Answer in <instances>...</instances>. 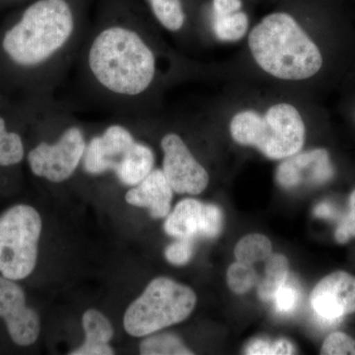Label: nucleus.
Wrapping results in <instances>:
<instances>
[{
	"instance_id": "9",
	"label": "nucleus",
	"mask_w": 355,
	"mask_h": 355,
	"mask_svg": "<svg viewBox=\"0 0 355 355\" xmlns=\"http://www.w3.org/2000/svg\"><path fill=\"white\" fill-rule=\"evenodd\" d=\"M0 320L16 347H29L41 334V318L28 304L24 288L15 280L0 275Z\"/></svg>"
},
{
	"instance_id": "3",
	"label": "nucleus",
	"mask_w": 355,
	"mask_h": 355,
	"mask_svg": "<svg viewBox=\"0 0 355 355\" xmlns=\"http://www.w3.org/2000/svg\"><path fill=\"white\" fill-rule=\"evenodd\" d=\"M73 30V12L67 0H36L6 33L2 46L15 64L34 67L58 53Z\"/></svg>"
},
{
	"instance_id": "27",
	"label": "nucleus",
	"mask_w": 355,
	"mask_h": 355,
	"mask_svg": "<svg viewBox=\"0 0 355 355\" xmlns=\"http://www.w3.org/2000/svg\"><path fill=\"white\" fill-rule=\"evenodd\" d=\"M349 212L338 224L335 233L336 242L345 244L355 237V190L349 197Z\"/></svg>"
},
{
	"instance_id": "8",
	"label": "nucleus",
	"mask_w": 355,
	"mask_h": 355,
	"mask_svg": "<svg viewBox=\"0 0 355 355\" xmlns=\"http://www.w3.org/2000/svg\"><path fill=\"white\" fill-rule=\"evenodd\" d=\"M85 149L83 132L78 128H69L55 144L42 142L34 147L28 153V164L35 176L62 183L76 172Z\"/></svg>"
},
{
	"instance_id": "21",
	"label": "nucleus",
	"mask_w": 355,
	"mask_h": 355,
	"mask_svg": "<svg viewBox=\"0 0 355 355\" xmlns=\"http://www.w3.org/2000/svg\"><path fill=\"white\" fill-rule=\"evenodd\" d=\"M151 10L161 25L169 31L183 28L184 16L181 0H148Z\"/></svg>"
},
{
	"instance_id": "13",
	"label": "nucleus",
	"mask_w": 355,
	"mask_h": 355,
	"mask_svg": "<svg viewBox=\"0 0 355 355\" xmlns=\"http://www.w3.org/2000/svg\"><path fill=\"white\" fill-rule=\"evenodd\" d=\"M334 176L330 155L326 149L319 148L294 154L284 159L277 170V181L284 189L302 184H321Z\"/></svg>"
},
{
	"instance_id": "16",
	"label": "nucleus",
	"mask_w": 355,
	"mask_h": 355,
	"mask_svg": "<svg viewBox=\"0 0 355 355\" xmlns=\"http://www.w3.org/2000/svg\"><path fill=\"white\" fill-rule=\"evenodd\" d=\"M288 277L289 263L286 257L282 254H270L265 261L263 272L257 284L259 297L265 302L273 300Z\"/></svg>"
},
{
	"instance_id": "15",
	"label": "nucleus",
	"mask_w": 355,
	"mask_h": 355,
	"mask_svg": "<svg viewBox=\"0 0 355 355\" xmlns=\"http://www.w3.org/2000/svg\"><path fill=\"white\" fill-rule=\"evenodd\" d=\"M83 326L85 333V342L72 350L71 355H113L111 347L114 336V327L108 318L98 310L86 311L83 317Z\"/></svg>"
},
{
	"instance_id": "2",
	"label": "nucleus",
	"mask_w": 355,
	"mask_h": 355,
	"mask_svg": "<svg viewBox=\"0 0 355 355\" xmlns=\"http://www.w3.org/2000/svg\"><path fill=\"white\" fill-rule=\"evenodd\" d=\"M88 64L103 87L114 94H141L153 83L156 60L137 32L114 26L103 30L90 46Z\"/></svg>"
},
{
	"instance_id": "29",
	"label": "nucleus",
	"mask_w": 355,
	"mask_h": 355,
	"mask_svg": "<svg viewBox=\"0 0 355 355\" xmlns=\"http://www.w3.org/2000/svg\"><path fill=\"white\" fill-rule=\"evenodd\" d=\"M333 209H331L328 203H321L315 209V214L318 217H324V218H328V217L333 216Z\"/></svg>"
},
{
	"instance_id": "17",
	"label": "nucleus",
	"mask_w": 355,
	"mask_h": 355,
	"mask_svg": "<svg viewBox=\"0 0 355 355\" xmlns=\"http://www.w3.org/2000/svg\"><path fill=\"white\" fill-rule=\"evenodd\" d=\"M236 261L256 266L265 263L272 254L270 240L263 234H249L243 237L235 248Z\"/></svg>"
},
{
	"instance_id": "11",
	"label": "nucleus",
	"mask_w": 355,
	"mask_h": 355,
	"mask_svg": "<svg viewBox=\"0 0 355 355\" xmlns=\"http://www.w3.org/2000/svg\"><path fill=\"white\" fill-rule=\"evenodd\" d=\"M222 226L223 214L217 205L186 198L167 216L164 229L168 235L177 239H212L220 234Z\"/></svg>"
},
{
	"instance_id": "23",
	"label": "nucleus",
	"mask_w": 355,
	"mask_h": 355,
	"mask_svg": "<svg viewBox=\"0 0 355 355\" xmlns=\"http://www.w3.org/2000/svg\"><path fill=\"white\" fill-rule=\"evenodd\" d=\"M295 347L286 338L270 340L268 338H256L245 349V354L250 355H288L295 354Z\"/></svg>"
},
{
	"instance_id": "22",
	"label": "nucleus",
	"mask_w": 355,
	"mask_h": 355,
	"mask_svg": "<svg viewBox=\"0 0 355 355\" xmlns=\"http://www.w3.org/2000/svg\"><path fill=\"white\" fill-rule=\"evenodd\" d=\"M260 277V273L257 272L254 266L236 261L229 266L227 284L231 291L242 295L257 286Z\"/></svg>"
},
{
	"instance_id": "4",
	"label": "nucleus",
	"mask_w": 355,
	"mask_h": 355,
	"mask_svg": "<svg viewBox=\"0 0 355 355\" xmlns=\"http://www.w3.org/2000/svg\"><path fill=\"white\" fill-rule=\"evenodd\" d=\"M235 142L258 149L266 157L282 160L298 153L305 142L306 128L300 112L289 103H277L260 114L244 110L229 125Z\"/></svg>"
},
{
	"instance_id": "5",
	"label": "nucleus",
	"mask_w": 355,
	"mask_h": 355,
	"mask_svg": "<svg viewBox=\"0 0 355 355\" xmlns=\"http://www.w3.org/2000/svg\"><path fill=\"white\" fill-rule=\"evenodd\" d=\"M196 304L197 295L191 287L168 277H157L128 306L123 328L135 338L153 335L184 321Z\"/></svg>"
},
{
	"instance_id": "25",
	"label": "nucleus",
	"mask_w": 355,
	"mask_h": 355,
	"mask_svg": "<svg viewBox=\"0 0 355 355\" xmlns=\"http://www.w3.org/2000/svg\"><path fill=\"white\" fill-rule=\"evenodd\" d=\"M273 300H275V309L277 312L287 314L297 307L300 301V291L297 286L287 279L286 284L277 292Z\"/></svg>"
},
{
	"instance_id": "18",
	"label": "nucleus",
	"mask_w": 355,
	"mask_h": 355,
	"mask_svg": "<svg viewBox=\"0 0 355 355\" xmlns=\"http://www.w3.org/2000/svg\"><path fill=\"white\" fill-rule=\"evenodd\" d=\"M212 29L221 42H237L246 36L249 30V17L244 11L214 16Z\"/></svg>"
},
{
	"instance_id": "14",
	"label": "nucleus",
	"mask_w": 355,
	"mask_h": 355,
	"mask_svg": "<svg viewBox=\"0 0 355 355\" xmlns=\"http://www.w3.org/2000/svg\"><path fill=\"white\" fill-rule=\"evenodd\" d=\"M173 189L162 170H153L139 184L132 187L125 195V202L137 207L149 209L153 218L169 216L173 200Z\"/></svg>"
},
{
	"instance_id": "1",
	"label": "nucleus",
	"mask_w": 355,
	"mask_h": 355,
	"mask_svg": "<svg viewBox=\"0 0 355 355\" xmlns=\"http://www.w3.org/2000/svg\"><path fill=\"white\" fill-rule=\"evenodd\" d=\"M248 46L259 67L280 80H306L323 67L319 46L286 12L265 16L250 32Z\"/></svg>"
},
{
	"instance_id": "10",
	"label": "nucleus",
	"mask_w": 355,
	"mask_h": 355,
	"mask_svg": "<svg viewBox=\"0 0 355 355\" xmlns=\"http://www.w3.org/2000/svg\"><path fill=\"white\" fill-rule=\"evenodd\" d=\"M163 170L168 183L177 193L200 195L209 183L207 170L193 157L189 147L176 133H168L161 140Z\"/></svg>"
},
{
	"instance_id": "12",
	"label": "nucleus",
	"mask_w": 355,
	"mask_h": 355,
	"mask_svg": "<svg viewBox=\"0 0 355 355\" xmlns=\"http://www.w3.org/2000/svg\"><path fill=\"white\" fill-rule=\"evenodd\" d=\"M310 301L318 316L326 321L354 313L355 277L342 270L331 272L318 282Z\"/></svg>"
},
{
	"instance_id": "20",
	"label": "nucleus",
	"mask_w": 355,
	"mask_h": 355,
	"mask_svg": "<svg viewBox=\"0 0 355 355\" xmlns=\"http://www.w3.org/2000/svg\"><path fill=\"white\" fill-rule=\"evenodd\" d=\"M25 147L18 133L9 132L6 123L0 116V167H11L22 162Z\"/></svg>"
},
{
	"instance_id": "26",
	"label": "nucleus",
	"mask_w": 355,
	"mask_h": 355,
	"mask_svg": "<svg viewBox=\"0 0 355 355\" xmlns=\"http://www.w3.org/2000/svg\"><path fill=\"white\" fill-rule=\"evenodd\" d=\"M193 240L178 239L166 248V260L175 266H184L193 258Z\"/></svg>"
},
{
	"instance_id": "6",
	"label": "nucleus",
	"mask_w": 355,
	"mask_h": 355,
	"mask_svg": "<svg viewBox=\"0 0 355 355\" xmlns=\"http://www.w3.org/2000/svg\"><path fill=\"white\" fill-rule=\"evenodd\" d=\"M153 151L135 141L132 133L121 125H111L86 146L83 165L89 174L116 173L125 186L139 184L153 170Z\"/></svg>"
},
{
	"instance_id": "7",
	"label": "nucleus",
	"mask_w": 355,
	"mask_h": 355,
	"mask_svg": "<svg viewBox=\"0 0 355 355\" xmlns=\"http://www.w3.org/2000/svg\"><path fill=\"white\" fill-rule=\"evenodd\" d=\"M43 220L38 210L17 203L0 214V275L21 282L31 277L38 263Z\"/></svg>"
},
{
	"instance_id": "19",
	"label": "nucleus",
	"mask_w": 355,
	"mask_h": 355,
	"mask_svg": "<svg viewBox=\"0 0 355 355\" xmlns=\"http://www.w3.org/2000/svg\"><path fill=\"white\" fill-rule=\"evenodd\" d=\"M142 355H191L193 352L189 349L179 336L172 334H160L148 336L139 345Z\"/></svg>"
},
{
	"instance_id": "24",
	"label": "nucleus",
	"mask_w": 355,
	"mask_h": 355,
	"mask_svg": "<svg viewBox=\"0 0 355 355\" xmlns=\"http://www.w3.org/2000/svg\"><path fill=\"white\" fill-rule=\"evenodd\" d=\"M321 354L355 355V340L347 334L336 331L324 340Z\"/></svg>"
},
{
	"instance_id": "28",
	"label": "nucleus",
	"mask_w": 355,
	"mask_h": 355,
	"mask_svg": "<svg viewBox=\"0 0 355 355\" xmlns=\"http://www.w3.org/2000/svg\"><path fill=\"white\" fill-rule=\"evenodd\" d=\"M242 0H212L214 16L226 15L242 10Z\"/></svg>"
}]
</instances>
